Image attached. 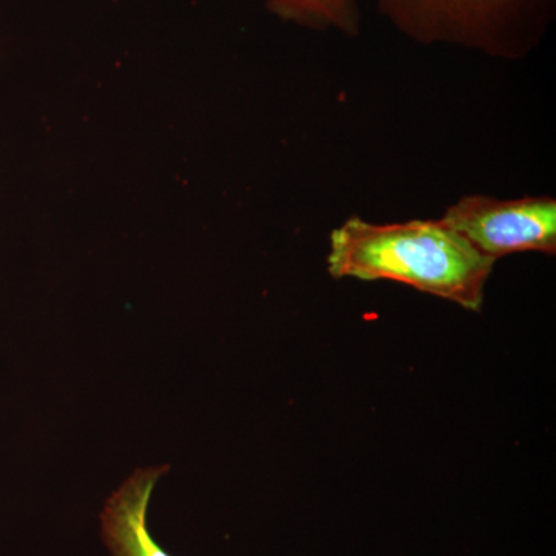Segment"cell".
I'll return each mask as SVG.
<instances>
[{
	"label": "cell",
	"mask_w": 556,
	"mask_h": 556,
	"mask_svg": "<svg viewBox=\"0 0 556 556\" xmlns=\"http://www.w3.org/2000/svg\"><path fill=\"white\" fill-rule=\"evenodd\" d=\"M493 265L441 219L375 225L351 217L331 233L328 255L332 277L401 281L470 311L481 309Z\"/></svg>",
	"instance_id": "cell-1"
},
{
	"label": "cell",
	"mask_w": 556,
	"mask_h": 556,
	"mask_svg": "<svg viewBox=\"0 0 556 556\" xmlns=\"http://www.w3.org/2000/svg\"><path fill=\"white\" fill-rule=\"evenodd\" d=\"M394 25L424 43L445 42L501 58L538 46L555 0H378Z\"/></svg>",
	"instance_id": "cell-2"
},
{
	"label": "cell",
	"mask_w": 556,
	"mask_h": 556,
	"mask_svg": "<svg viewBox=\"0 0 556 556\" xmlns=\"http://www.w3.org/2000/svg\"><path fill=\"white\" fill-rule=\"evenodd\" d=\"M441 222L495 262L515 252H556V200L551 197H463Z\"/></svg>",
	"instance_id": "cell-3"
},
{
	"label": "cell",
	"mask_w": 556,
	"mask_h": 556,
	"mask_svg": "<svg viewBox=\"0 0 556 556\" xmlns=\"http://www.w3.org/2000/svg\"><path fill=\"white\" fill-rule=\"evenodd\" d=\"M167 468H139L109 497L101 533L113 556H172L156 543L148 525L153 490Z\"/></svg>",
	"instance_id": "cell-4"
},
{
	"label": "cell",
	"mask_w": 556,
	"mask_h": 556,
	"mask_svg": "<svg viewBox=\"0 0 556 556\" xmlns=\"http://www.w3.org/2000/svg\"><path fill=\"white\" fill-rule=\"evenodd\" d=\"M281 20L314 30H338L354 36L361 14L357 0H265Z\"/></svg>",
	"instance_id": "cell-5"
}]
</instances>
